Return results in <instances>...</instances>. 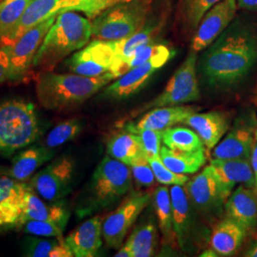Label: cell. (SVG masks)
<instances>
[{
	"label": "cell",
	"mask_w": 257,
	"mask_h": 257,
	"mask_svg": "<svg viewBox=\"0 0 257 257\" xmlns=\"http://www.w3.org/2000/svg\"><path fill=\"white\" fill-rule=\"evenodd\" d=\"M203 56L201 72L213 87L244 78L257 61V39L246 29H232L217 38Z\"/></svg>",
	"instance_id": "6da1fadb"
},
{
	"label": "cell",
	"mask_w": 257,
	"mask_h": 257,
	"mask_svg": "<svg viewBox=\"0 0 257 257\" xmlns=\"http://www.w3.org/2000/svg\"><path fill=\"white\" fill-rule=\"evenodd\" d=\"M116 79L111 73L100 76L44 72L37 79V96L46 110L60 111L82 104Z\"/></svg>",
	"instance_id": "7a4b0ae2"
},
{
	"label": "cell",
	"mask_w": 257,
	"mask_h": 257,
	"mask_svg": "<svg viewBox=\"0 0 257 257\" xmlns=\"http://www.w3.org/2000/svg\"><path fill=\"white\" fill-rule=\"evenodd\" d=\"M131 168L119 160L106 156L96 167L90 182L76 205L79 217L110 208L132 188Z\"/></svg>",
	"instance_id": "3957f363"
},
{
	"label": "cell",
	"mask_w": 257,
	"mask_h": 257,
	"mask_svg": "<svg viewBox=\"0 0 257 257\" xmlns=\"http://www.w3.org/2000/svg\"><path fill=\"white\" fill-rule=\"evenodd\" d=\"M92 37V22L89 19L76 12L61 14L48 31L33 66L52 68L86 46Z\"/></svg>",
	"instance_id": "277c9868"
},
{
	"label": "cell",
	"mask_w": 257,
	"mask_h": 257,
	"mask_svg": "<svg viewBox=\"0 0 257 257\" xmlns=\"http://www.w3.org/2000/svg\"><path fill=\"white\" fill-rule=\"evenodd\" d=\"M41 123L33 103L19 98L0 102V156L9 157L37 142Z\"/></svg>",
	"instance_id": "5b68a950"
},
{
	"label": "cell",
	"mask_w": 257,
	"mask_h": 257,
	"mask_svg": "<svg viewBox=\"0 0 257 257\" xmlns=\"http://www.w3.org/2000/svg\"><path fill=\"white\" fill-rule=\"evenodd\" d=\"M146 6L138 1L113 4L92 21V36L105 41H118L144 27Z\"/></svg>",
	"instance_id": "8992f818"
},
{
	"label": "cell",
	"mask_w": 257,
	"mask_h": 257,
	"mask_svg": "<svg viewBox=\"0 0 257 257\" xmlns=\"http://www.w3.org/2000/svg\"><path fill=\"white\" fill-rule=\"evenodd\" d=\"M110 6L99 0H33L4 46L10 45L29 29L46 19L56 18L67 12H82L89 18H94Z\"/></svg>",
	"instance_id": "52a82bcc"
},
{
	"label": "cell",
	"mask_w": 257,
	"mask_h": 257,
	"mask_svg": "<svg viewBox=\"0 0 257 257\" xmlns=\"http://www.w3.org/2000/svg\"><path fill=\"white\" fill-rule=\"evenodd\" d=\"M196 53L192 52L184 60L156 98L142 106L137 113L159 107L176 106L195 101L199 98V87L196 75Z\"/></svg>",
	"instance_id": "ba28073f"
},
{
	"label": "cell",
	"mask_w": 257,
	"mask_h": 257,
	"mask_svg": "<svg viewBox=\"0 0 257 257\" xmlns=\"http://www.w3.org/2000/svg\"><path fill=\"white\" fill-rule=\"evenodd\" d=\"M75 175L73 156H61L31 177L30 187L48 201L64 200L71 193Z\"/></svg>",
	"instance_id": "9c48e42d"
},
{
	"label": "cell",
	"mask_w": 257,
	"mask_h": 257,
	"mask_svg": "<svg viewBox=\"0 0 257 257\" xmlns=\"http://www.w3.org/2000/svg\"><path fill=\"white\" fill-rule=\"evenodd\" d=\"M56 18H51L38 23L10 45L0 48L8 57L10 81H19L27 74L48 31Z\"/></svg>",
	"instance_id": "30bf717a"
},
{
	"label": "cell",
	"mask_w": 257,
	"mask_h": 257,
	"mask_svg": "<svg viewBox=\"0 0 257 257\" xmlns=\"http://www.w3.org/2000/svg\"><path fill=\"white\" fill-rule=\"evenodd\" d=\"M150 201L149 193H132L103 220L102 236L109 248L121 247L128 230Z\"/></svg>",
	"instance_id": "8fae6325"
},
{
	"label": "cell",
	"mask_w": 257,
	"mask_h": 257,
	"mask_svg": "<svg viewBox=\"0 0 257 257\" xmlns=\"http://www.w3.org/2000/svg\"><path fill=\"white\" fill-rule=\"evenodd\" d=\"M116 63L113 41L95 39L76 51L66 60V66L74 74L100 76L110 73Z\"/></svg>",
	"instance_id": "7c38bea8"
},
{
	"label": "cell",
	"mask_w": 257,
	"mask_h": 257,
	"mask_svg": "<svg viewBox=\"0 0 257 257\" xmlns=\"http://www.w3.org/2000/svg\"><path fill=\"white\" fill-rule=\"evenodd\" d=\"M171 49L143 64L128 70L127 73L116 78L103 92V96L111 100H121L136 94L146 86L152 76L161 69L174 56Z\"/></svg>",
	"instance_id": "4fadbf2b"
},
{
	"label": "cell",
	"mask_w": 257,
	"mask_h": 257,
	"mask_svg": "<svg viewBox=\"0 0 257 257\" xmlns=\"http://www.w3.org/2000/svg\"><path fill=\"white\" fill-rule=\"evenodd\" d=\"M185 190L193 208L205 215L220 211L228 199L211 165L189 180Z\"/></svg>",
	"instance_id": "5bb4252c"
},
{
	"label": "cell",
	"mask_w": 257,
	"mask_h": 257,
	"mask_svg": "<svg viewBox=\"0 0 257 257\" xmlns=\"http://www.w3.org/2000/svg\"><path fill=\"white\" fill-rule=\"evenodd\" d=\"M236 9V0H222L209 10L197 26L192 42V51L198 53L211 45L230 25Z\"/></svg>",
	"instance_id": "9a60e30c"
},
{
	"label": "cell",
	"mask_w": 257,
	"mask_h": 257,
	"mask_svg": "<svg viewBox=\"0 0 257 257\" xmlns=\"http://www.w3.org/2000/svg\"><path fill=\"white\" fill-rule=\"evenodd\" d=\"M255 121L240 119L230 128L227 136L213 148L212 157L217 159L250 158L251 150L255 141Z\"/></svg>",
	"instance_id": "2e32d148"
},
{
	"label": "cell",
	"mask_w": 257,
	"mask_h": 257,
	"mask_svg": "<svg viewBox=\"0 0 257 257\" xmlns=\"http://www.w3.org/2000/svg\"><path fill=\"white\" fill-rule=\"evenodd\" d=\"M28 183L0 175V230L17 228L25 207Z\"/></svg>",
	"instance_id": "e0dca14e"
},
{
	"label": "cell",
	"mask_w": 257,
	"mask_h": 257,
	"mask_svg": "<svg viewBox=\"0 0 257 257\" xmlns=\"http://www.w3.org/2000/svg\"><path fill=\"white\" fill-rule=\"evenodd\" d=\"M210 165L212 167L221 188L228 198L234 187L238 184L251 189L255 187V176L250 164V158H212Z\"/></svg>",
	"instance_id": "ac0fdd59"
},
{
	"label": "cell",
	"mask_w": 257,
	"mask_h": 257,
	"mask_svg": "<svg viewBox=\"0 0 257 257\" xmlns=\"http://www.w3.org/2000/svg\"><path fill=\"white\" fill-rule=\"evenodd\" d=\"M70 216L71 212L64 200H45L40 197L28 184L25 195V207L19 223L28 219L48 221L66 229Z\"/></svg>",
	"instance_id": "d6986e66"
},
{
	"label": "cell",
	"mask_w": 257,
	"mask_h": 257,
	"mask_svg": "<svg viewBox=\"0 0 257 257\" xmlns=\"http://www.w3.org/2000/svg\"><path fill=\"white\" fill-rule=\"evenodd\" d=\"M197 107L187 105L155 108L148 110V112L137 122H130L124 128L128 132L144 128L163 132L166 128L174 127L176 124L184 123L188 117L197 112Z\"/></svg>",
	"instance_id": "ffe728a7"
},
{
	"label": "cell",
	"mask_w": 257,
	"mask_h": 257,
	"mask_svg": "<svg viewBox=\"0 0 257 257\" xmlns=\"http://www.w3.org/2000/svg\"><path fill=\"white\" fill-rule=\"evenodd\" d=\"M102 223L100 216H93L84 221L66 238V245L74 256H96L102 246Z\"/></svg>",
	"instance_id": "44dd1931"
},
{
	"label": "cell",
	"mask_w": 257,
	"mask_h": 257,
	"mask_svg": "<svg viewBox=\"0 0 257 257\" xmlns=\"http://www.w3.org/2000/svg\"><path fill=\"white\" fill-rule=\"evenodd\" d=\"M183 124L193 128L209 151L213 150L230 128L227 114L219 110L202 113L195 112L188 117Z\"/></svg>",
	"instance_id": "7402d4cb"
},
{
	"label": "cell",
	"mask_w": 257,
	"mask_h": 257,
	"mask_svg": "<svg viewBox=\"0 0 257 257\" xmlns=\"http://www.w3.org/2000/svg\"><path fill=\"white\" fill-rule=\"evenodd\" d=\"M227 217L237 222L245 230L257 226V193L251 188L240 185L225 203Z\"/></svg>",
	"instance_id": "603a6c76"
},
{
	"label": "cell",
	"mask_w": 257,
	"mask_h": 257,
	"mask_svg": "<svg viewBox=\"0 0 257 257\" xmlns=\"http://www.w3.org/2000/svg\"><path fill=\"white\" fill-rule=\"evenodd\" d=\"M55 151L44 145H35L19 153L12 160L5 175L19 180L26 181L37 170L55 156Z\"/></svg>",
	"instance_id": "cb8c5ba5"
},
{
	"label": "cell",
	"mask_w": 257,
	"mask_h": 257,
	"mask_svg": "<svg viewBox=\"0 0 257 257\" xmlns=\"http://www.w3.org/2000/svg\"><path fill=\"white\" fill-rule=\"evenodd\" d=\"M171 200L173 207V227L178 245L182 249L188 246L192 231L191 202L186 190L180 185H174L171 190Z\"/></svg>",
	"instance_id": "d4e9b609"
},
{
	"label": "cell",
	"mask_w": 257,
	"mask_h": 257,
	"mask_svg": "<svg viewBox=\"0 0 257 257\" xmlns=\"http://www.w3.org/2000/svg\"><path fill=\"white\" fill-rule=\"evenodd\" d=\"M247 230L229 217L218 223L211 235V248L217 256L233 255L243 243Z\"/></svg>",
	"instance_id": "484cf974"
},
{
	"label": "cell",
	"mask_w": 257,
	"mask_h": 257,
	"mask_svg": "<svg viewBox=\"0 0 257 257\" xmlns=\"http://www.w3.org/2000/svg\"><path fill=\"white\" fill-rule=\"evenodd\" d=\"M108 156L128 167L144 157L145 154L138 136L126 130L113 135L107 144Z\"/></svg>",
	"instance_id": "4316f807"
},
{
	"label": "cell",
	"mask_w": 257,
	"mask_h": 257,
	"mask_svg": "<svg viewBox=\"0 0 257 257\" xmlns=\"http://www.w3.org/2000/svg\"><path fill=\"white\" fill-rule=\"evenodd\" d=\"M160 158L170 170L179 175H192L206 164L205 149L195 152H180L162 146Z\"/></svg>",
	"instance_id": "83f0119b"
},
{
	"label": "cell",
	"mask_w": 257,
	"mask_h": 257,
	"mask_svg": "<svg viewBox=\"0 0 257 257\" xmlns=\"http://www.w3.org/2000/svg\"><path fill=\"white\" fill-rule=\"evenodd\" d=\"M157 242V227L155 221L150 219L133 230L125 245L132 250L133 257H150L155 255Z\"/></svg>",
	"instance_id": "f1b7e54d"
},
{
	"label": "cell",
	"mask_w": 257,
	"mask_h": 257,
	"mask_svg": "<svg viewBox=\"0 0 257 257\" xmlns=\"http://www.w3.org/2000/svg\"><path fill=\"white\" fill-rule=\"evenodd\" d=\"M32 1L33 0L0 1V48L6 44Z\"/></svg>",
	"instance_id": "f546056e"
},
{
	"label": "cell",
	"mask_w": 257,
	"mask_h": 257,
	"mask_svg": "<svg viewBox=\"0 0 257 257\" xmlns=\"http://www.w3.org/2000/svg\"><path fill=\"white\" fill-rule=\"evenodd\" d=\"M154 208L158 227L167 243H172L175 238L173 227V207L171 193L165 186H159L154 193Z\"/></svg>",
	"instance_id": "4dcf8cb0"
},
{
	"label": "cell",
	"mask_w": 257,
	"mask_h": 257,
	"mask_svg": "<svg viewBox=\"0 0 257 257\" xmlns=\"http://www.w3.org/2000/svg\"><path fill=\"white\" fill-rule=\"evenodd\" d=\"M162 141L171 150L180 152H195L204 148L201 138L193 128L171 127L162 132Z\"/></svg>",
	"instance_id": "1f68e13d"
},
{
	"label": "cell",
	"mask_w": 257,
	"mask_h": 257,
	"mask_svg": "<svg viewBox=\"0 0 257 257\" xmlns=\"http://www.w3.org/2000/svg\"><path fill=\"white\" fill-rule=\"evenodd\" d=\"M152 42H153V30L149 28L147 29L142 28L139 32L131 37L118 41H113L114 48H115V54H116V63L110 73L115 76V78H117L116 73L120 66L130 59L140 48L146 46Z\"/></svg>",
	"instance_id": "d6a6232c"
},
{
	"label": "cell",
	"mask_w": 257,
	"mask_h": 257,
	"mask_svg": "<svg viewBox=\"0 0 257 257\" xmlns=\"http://www.w3.org/2000/svg\"><path fill=\"white\" fill-rule=\"evenodd\" d=\"M83 127L84 123L82 120L77 118L64 120L49 132L43 145L54 150L61 147L77 138L81 134Z\"/></svg>",
	"instance_id": "836d02e7"
},
{
	"label": "cell",
	"mask_w": 257,
	"mask_h": 257,
	"mask_svg": "<svg viewBox=\"0 0 257 257\" xmlns=\"http://www.w3.org/2000/svg\"><path fill=\"white\" fill-rule=\"evenodd\" d=\"M62 238L28 235L22 243V255L27 257H53L56 246Z\"/></svg>",
	"instance_id": "e575fe53"
},
{
	"label": "cell",
	"mask_w": 257,
	"mask_h": 257,
	"mask_svg": "<svg viewBox=\"0 0 257 257\" xmlns=\"http://www.w3.org/2000/svg\"><path fill=\"white\" fill-rule=\"evenodd\" d=\"M16 229H21L25 233L41 237L62 238L65 229L48 221L28 219L19 223Z\"/></svg>",
	"instance_id": "d590c367"
},
{
	"label": "cell",
	"mask_w": 257,
	"mask_h": 257,
	"mask_svg": "<svg viewBox=\"0 0 257 257\" xmlns=\"http://www.w3.org/2000/svg\"><path fill=\"white\" fill-rule=\"evenodd\" d=\"M156 179L162 185H180L183 186L190 180L189 176L187 175H179L170 170L167 166L163 163L160 157H154V158H147Z\"/></svg>",
	"instance_id": "8d00e7d4"
},
{
	"label": "cell",
	"mask_w": 257,
	"mask_h": 257,
	"mask_svg": "<svg viewBox=\"0 0 257 257\" xmlns=\"http://www.w3.org/2000/svg\"><path fill=\"white\" fill-rule=\"evenodd\" d=\"M222 0H184V12L187 22L194 29L200 23L205 14Z\"/></svg>",
	"instance_id": "74e56055"
},
{
	"label": "cell",
	"mask_w": 257,
	"mask_h": 257,
	"mask_svg": "<svg viewBox=\"0 0 257 257\" xmlns=\"http://www.w3.org/2000/svg\"><path fill=\"white\" fill-rule=\"evenodd\" d=\"M131 133H134L138 136L143 148L144 154L147 158L160 157V151L162 147L161 146L162 132L144 128V130H137Z\"/></svg>",
	"instance_id": "f35d334b"
},
{
	"label": "cell",
	"mask_w": 257,
	"mask_h": 257,
	"mask_svg": "<svg viewBox=\"0 0 257 257\" xmlns=\"http://www.w3.org/2000/svg\"><path fill=\"white\" fill-rule=\"evenodd\" d=\"M133 178L140 188H150L155 183L156 176L152 170V167L148 161L147 157L144 156L138 159L137 162L130 166Z\"/></svg>",
	"instance_id": "ab89813d"
},
{
	"label": "cell",
	"mask_w": 257,
	"mask_h": 257,
	"mask_svg": "<svg viewBox=\"0 0 257 257\" xmlns=\"http://www.w3.org/2000/svg\"><path fill=\"white\" fill-rule=\"evenodd\" d=\"M9 80L8 57L3 50L0 49V83Z\"/></svg>",
	"instance_id": "60d3db41"
},
{
	"label": "cell",
	"mask_w": 257,
	"mask_h": 257,
	"mask_svg": "<svg viewBox=\"0 0 257 257\" xmlns=\"http://www.w3.org/2000/svg\"><path fill=\"white\" fill-rule=\"evenodd\" d=\"M250 164L252 167L254 176H255V186L257 185V139L254 141L253 147L251 150V154H250ZM255 188V187H254Z\"/></svg>",
	"instance_id": "b9f144b4"
},
{
	"label": "cell",
	"mask_w": 257,
	"mask_h": 257,
	"mask_svg": "<svg viewBox=\"0 0 257 257\" xmlns=\"http://www.w3.org/2000/svg\"><path fill=\"white\" fill-rule=\"evenodd\" d=\"M239 7L248 11H257V0H236Z\"/></svg>",
	"instance_id": "7bdbcfd3"
},
{
	"label": "cell",
	"mask_w": 257,
	"mask_h": 257,
	"mask_svg": "<svg viewBox=\"0 0 257 257\" xmlns=\"http://www.w3.org/2000/svg\"><path fill=\"white\" fill-rule=\"evenodd\" d=\"M115 257H133L132 256V250L130 249L127 245H123L119 250L116 252Z\"/></svg>",
	"instance_id": "ee69618b"
},
{
	"label": "cell",
	"mask_w": 257,
	"mask_h": 257,
	"mask_svg": "<svg viewBox=\"0 0 257 257\" xmlns=\"http://www.w3.org/2000/svg\"><path fill=\"white\" fill-rule=\"evenodd\" d=\"M244 255L247 257H257V239L248 247Z\"/></svg>",
	"instance_id": "f6af8a7d"
},
{
	"label": "cell",
	"mask_w": 257,
	"mask_h": 257,
	"mask_svg": "<svg viewBox=\"0 0 257 257\" xmlns=\"http://www.w3.org/2000/svg\"><path fill=\"white\" fill-rule=\"evenodd\" d=\"M99 1L108 3V4H110V5H113V4H115V3L118 2V0H99Z\"/></svg>",
	"instance_id": "bcb514c9"
},
{
	"label": "cell",
	"mask_w": 257,
	"mask_h": 257,
	"mask_svg": "<svg viewBox=\"0 0 257 257\" xmlns=\"http://www.w3.org/2000/svg\"><path fill=\"white\" fill-rule=\"evenodd\" d=\"M7 169H8V167L6 168V167H4V166L0 165V175H5L6 172H7Z\"/></svg>",
	"instance_id": "7dc6e473"
},
{
	"label": "cell",
	"mask_w": 257,
	"mask_h": 257,
	"mask_svg": "<svg viewBox=\"0 0 257 257\" xmlns=\"http://www.w3.org/2000/svg\"><path fill=\"white\" fill-rule=\"evenodd\" d=\"M254 137H255V139H257V127L255 128V134H254Z\"/></svg>",
	"instance_id": "c3c4849f"
},
{
	"label": "cell",
	"mask_w": 257,
	"mask_h": 257,
	"mask_svg": "<svg viewBox=\"0 0 257 257\" xmlns=\"http://www.w3.org/2000/svg\"><path fill=\"white\" fill-rule=\"evenodd\" d=\"M255 192H256L257 193V185L255 186Z\"/></svg>",
	"instance_id": "681fc988"
}]
</instances>
